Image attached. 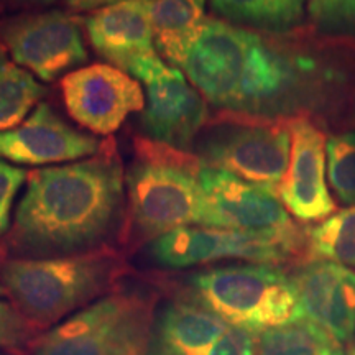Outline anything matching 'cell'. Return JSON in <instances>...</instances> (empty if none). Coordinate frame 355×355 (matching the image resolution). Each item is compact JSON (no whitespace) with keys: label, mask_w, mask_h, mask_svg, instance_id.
Masks as SVG:
<instances>
[{"label":"cell","mask_w":355,"mask_h":355,"mask_svg":"<svg viewBox=\"0 0 355 355\" xmlns=\"http://www.w3.org/2000/svg\"><path fill=\"white\" fill-rule=\"evenodd\" d=\"M340 345L306 321L285 324L259 334L257 355H334Z\"/></svg>","instance_id":"cell-23"},{"label":"cell","mask_w":355,"mask_h":355,"mask_svg":"<svg viewBox=\"0 0 355 355\" xmlns=\"http://www.w3.org/2000/svg\"><path fill=\"white\" fill-rule=\"evenodd\" d=\"M207 0H153V42L162 60L181 68L206 17Z\"/></svg>","instance_id":"cell-19"},{"label":"cell","mask_w":355,"mask_h":355,"mask_svg":"<svg viewBox=\"0 0 355 355\" xmlns=\"http://www.w3.org/2000/svg\"><path fill=\"white\" fill-rule=\"evenodd\" d=\"M230 326L193 301H168L155 314L146 355H206Z\"/></svg>","instance_id":"cell-18"},{"label":"cell","mask_w":355,"mask_h":355,"mask_svg":"<svg viewBox=\"0 0 355 355\" xmlns=\"http://www.w3.org/2000/svg\"><path fill=\"white\" fill-rule=\"evenodd\" d=\"M68 7L78 12H94L97 8L109 6V3L117 2V0H64Z\"/></svg>","instance_id":"cell-29"},{"label":"cell","mask_w":355,"mask_h":355,"mask_svg":"<svg viewBox=\"0 0 355 355\" xmlns=\"http://www.w3.org/2000/svg\"><path fill=\"white\" fill-rule=\"evenodd\" d=\"M288 127L290 165L277 194L296 220L319 224L337 209L326 184V135L306 114L288 119Z\"/></svg>","instance_id":"cell-13"},{"label":"cell","mask_w":355,"mask_h":355,"mask_svg":"<svg viewBox=\"0 0 355 355\" xmlns=\"http://www.w3.org/2000/svg\"><path fill=\"white\" fill-rule=\"evenodd\" d=\"M0 355H13V354H8L6 350H0Z\"/></svg>","instance_id":"cell-33"},{"label":"cell","mask_w":355,"mask_h":355,"mask_svg":"<svg viewBox=\"0 0 355 355\" xmlns=\"http://www.w3.org/2000/svg\"><path fill=\"white\" fill-rule=\"evenodd\" d=\"M326 153L332 189L344 204L355 206V132L329 137Z\"/></svg>","instance_id":"cell-24"},{"label":"cell","mask_w":355,"mask_h":355,"mask_svg":"<svg viewBox=\"0 0 355 355\" xmlns=\"http://www.w3.org/2000/svg\"><path fill=\"white\" fill-rule=\"evenodd\" d=\"M308 12L319 32H355V0H308Z\"/></svg>","instance_id":"cell-26"},{"label":"cell","mask_w":355,"mask_h":355,"mask_svg":"<svg viewBox=\"0 0 355 355\" xmlns=\"http://www.w3.org/2000/svg\"><path fill=\"white\" fill-rule=\"evenodd\" d=\"M13 6H25V7H46L55 3V0H7Z\"/></svg>","instance_id":"cell-30"},{"label":"cell","mask_w":355,"mask_h":355,"mask_svg":"<svg viewBox=\"0 0 355 355\" xmlns=\"http://www.w3.org/2000/svg\"><path fill=\"white\" fill-rule=\"evenodd\" d=\"M61 94L69 117L94 135H112L128 115L145 109L139 79L107 63L71 71L61 79Z\"/></svg>","instance_id":"cell-12"},{"label":"cell","mask_w":355,"mask_h":355,"mask_svg":"<svg viewBox=\"0 0 355 355\" xmlns=\"http://www.w3.org/2000/svg\"><path fill=\"white\" fill-rule=\"evenodd\" d=\"M354 345H355V344H354Z\"/></svg>","instance_id":"cell-34"},{"label":"cell","mask_w":355,"mask_h":355,"mask_svg":"<svg viewBox=\"0 0 355 355\" xmlns=\"http://www.w3.org/2000/svg\"><path fill=\"white\" fill-rule=\"evenodd\" d=\"M153 308L144 293H109L40 334L30 355H146Z\"/></svg>","instance_id":"cell-6"},{"label":"cell","mask_w":355,"mask_h":355,"mask_svg":"<svg viewBox=\"0 0 355 355\" xmlns=\"http://www.w3.org/2000/svg\"><path fill=\"white\" fill-rule=\"evenodd\" d=\"M26 175L28 171H25L24 168L13 166L0 158V242L10 230L13 201H15L21 186L26 183Z\"/></svg>","instance_id":"cell-27"},{"label":"cell","mask_w":355,"mask_h":355,"mask_svg":"<svg viewBox=\"0 0 355 355\" xmlns=\"http://www.w3.org/2000/svg\"><path fill=\"white\" fill-rule=\"evenodd\" d=\"M3 259H53L110 248L127 219L125 170L112 139L91 158L26 175Z\"/></svg>","instance_id":"cell-1"},{"label":"cell","mask_w":355,"mask_h":355,"mask_svg":"<svg viewBox=\"0 0 355 355\" xmlns=\"http://www.w3.org/2000/svg\"><path fill=\"white\" fill-rule=\"evenodd\" d=\"M334 355H355V345H340Z\"/></svg>","instance_id":"cell-31"},{"label":"cell","mask_w":355,"mask_h":355,"mask_svg":"<svg viewBox=\"0 0 355 355\" xmlns=\"http://www.w3.org/2000/svg\"><path fill=\"white\" fill-rule=\"evenodd\" d=\"M257 332L229 326L206 355H257Z\"/></svg>","instance_id":"cell-28"},{"label":"cell","mask_w":355,"mask_h":355,"mask_svg":"<svg viewBox=\"0 0 355 355\" xmlns=\"http://www.w3.org/2000/svg\"><path fill=\"white\" fill-rule=\"evenodd\" d=\"M153 0H117L83 19L91 46L102 60L132 76L137 66L158 55L152 30Z\"/></svg>","instance_id":"cell-17"},{"label":"cell","mask_w":355,"mask_h":355,"mask_svg":"<svg viewBox=\"0 0 355 355\" xmlns=\"http://www.w3.org/2000/svg\"><path fill=\"white\" fill-rule=\"evenodd\" d=\"M202 166L227 171L277 191L291 155L288 119H259L220 112L196 139Z\"/></svg>","instance_id":"cell-7"},{"label":"cell","mask_w":355,"mask_h":355,"mask_svg":"<svg viewBox=\"0 0 355 355\" xmlns=\"http://www.w3.org/2000/svg\"><path fill=\"white\" fill-rule=\"evenodd\" d=\"M202 163L196 155L146 137L133 141L125 170L127 219L122 237L148 245L171 230L202 225Z\"/></svg>","instance_id":"cell-2"},{"label":"cell","mask_w":355,"mask_h":355,"mask_svg":"<svg viewBox=\"0 0 355 355\" xmlns=\"http://www.w3.org/2000/svg\"><path fill=\"white\" fill-rule=\"evenodd\" d=\"M125 272V259L112 247L53 259L0 260L7 296L38 329L56 326L104 298Z\"/></svg>","instance_id":"cell-3"},{"label":"cell","mask_w":355,"mask_h":355,"mask_svg":"<svg viewBox=\"0 0 355 355\" xmlns=\"http://www.w3.org/2000/svg\"><path fill=\"white\" fill-rule=\"evenodd\" d=\"M46 96V87L12 60L0 42V132L12 130Z\"/></svg>","instance_id":"cell-21"},{"label":"cell","mask_w":355,"mask_h":355,"mask_svg":"<svg viewBox=\"0 0 355 355\" xmlns=\"http://www.w3.org/2000/svg\"><path fill=\"white\" fill-rule=\"evenodd\" d=\"M0 42L17 64L55 83L87 61L79 21L63 10L28 12L0 20Z\"/></svg>","instance_id":"cell-9"},{"label":"cell","mask_w":355,"mask_h":355,"mask_svg":"<svg viewBox=\"0 0 355 355\" xmlns=\"http://www.w3.org/2000/svg\"><path fill=\"white\" fill-rule=\"evenodd\" d=\"M3 296H7V291H6V288H3L2 283H0V298H3Z\"/></svg>","instance_id":"cell-32"},{"label":"cell","mask_w":355,"mask_h":355,"mask_svg":"<svg viewBox=\"0 0 355 355\" xmlns=\"http://www.w3.org/2000/svg\"><path fill=\"white\" fill-rule=\"evenodd\" d=\"M38 331L12 301L0 300V350L13 355L30 350L40 336Z\"/></svg>","instance_id":"cell-25"},{"label":"cell","mask_w":355,"mask_h":355,"mask_svg":"<svg viewBox=\"0 0 355 355\" xmlns=\"http://www.w3.org/2000/svg\"><path fill=\"white\" fill-rule=\"evenodd\" d=\"M229 24L270 35H288L303 24L304 0H209Z\"/></svg>","instance_id":"cell-20"},{"label":"cell","mask_w":355,"mask_h":355,"mask_svg":"<svg viewBox=\"0 0 355 355\" xmlns=\"http://www.w3.org/2000/svg\"><path fill=\"white\" fill-rule=\"evenodd\" d=\"M146 259L168 270H183L220 260L282 265L298 255L285 243L265 235L188 225L171 230L146 245Z\"/></svg>","instance_id":"cell-11"},{"label":"cell","mask_w":355,"mask_h":355,"mask_svg":"<svg viewBox=\"0 0 355 355\" xmlns=\"http://www.w3.org/2000/svg\"><path fill=\"white\" fill-rule=\"evenodd\" d=\"M132 76L145 86L140 125L146 139L189 152L209 117L201 92L159 55L140 63Z\"/></svg>","instance_id":"cell-10"},{"label":"cell","mask_w":355,"mask_h":355,"mask_svg":"<svg viewBox=\"0 0 355 355\" xmlns=\"http://www.w3.org/2000/svg\"><path fill=\"white\" fill-rule=\"evenodd\" d=\"M201 186L202 227L265 235L285 243L298 259L306 260V230L295 224L277 191L206 166L201 171Z\"/></svg>","instance_id":"cell-8"},{"label":"cell","mask_w":355,"mask_h":355,"mask_svg":"<svg viewBox=\"0 0 355 355\" xmlns=\"http://www.w3.org/2000/svg\"><path fill=\"white\" fill-rule=\"evenodd\" d=\"M316 61L285 35L252 30L241 76L224 112L259 119L301 115L316 81Z\"/></svg>","instance_id":"cell-5"},{"label":"cell","mask_w":355,"mask_h":355,"mask_svg":"<svg viewBox=\"0 0 355 355\" xmlns=\"http://www.w3.org/2000/svg\"><path fill=\"white\" fill-rule=\"evenodd\" d=\"M327 260L355 268V206L334 212L306 230V260Z\"/></svg>","instance_id":"cell-22"},{"label":"cell","mask_w":355,"mask_h":355,"mask_svg":"<svg viewBox=\"0 0 355 355\" xmlns=\"http://www.w3.org/2000/svg\"><path fill=\"white\" fill-rule=\"evenodd\" d=\"M252 30L220 19H206L189 46L181 71L204 99L227 110L241 76Z\"/></svg>","instance_id":"cell-14"},{"label":"cell","mask_w":355,"mask_h":355,"mask_svg":"<svg viewBox=\"0 0 355 355\" xmlns=\"http://www.w3.org/2000/svg\"><path fill=\"white\" fill-rule=\"evenodd\" d=\"M104 144L71 127L48 102H40L20 125L0 132V158L25 166L64 165L94 157Z\"/></svg>","instance_id":"cell-15"},{"label":"cell","mask_w":355,"mask_h":355,"mask_svg":"<svg viewBox=\"0 0 355 355\" xmlns=\"http://www.w3.org/2000/svg\"><path fill=\"white\" fill-rule=\"evenodd\" d=\"M181 296L230 326L257 334L301 319L295 285L278 265L247 263L199 270L184 278Z\"/></svg>","instance_id":"cell-4"},{"label":"cell","mask_w":355,"mask_h":355,"mask_svg":"<svg viewBox=\"0 0 355 355\" xmlns=\"http://www.w3.org/2000/svg\"><path fill=\"white\" fill-rule=\"evenodd\" d=\"M301 319L314 324L339 345L355 334V272L327 260L303 261L290 275Z\"/></svg>","instance_id":"cell-16"}]
</instances>
